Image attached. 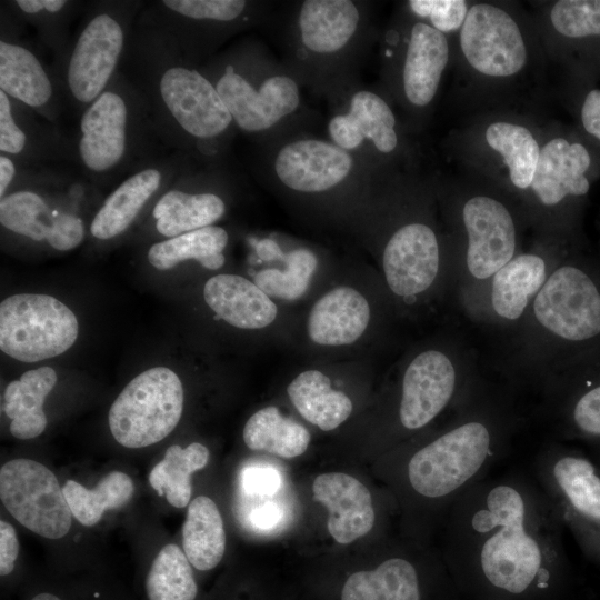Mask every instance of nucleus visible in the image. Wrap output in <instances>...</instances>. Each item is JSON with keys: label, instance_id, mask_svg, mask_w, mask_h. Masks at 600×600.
Instances as JSON below:
<instances>
[{"label": "nucleus", "instance_id": "obj_1", "mask_svg": "<svg viewBox=\"0 0 600 600\" xmlns=\"http://www.w3.org/2000/svg\"><path fill=\"white\" fill-rule=\"evenodd\" d=\"M183 410V388L174 371L148 369L133 378L110 407L111 434L126 448L151 446L170 434Z\"/></svg>", "mask_w": 600, "mask_h": 600}, {"label": "nucleus", "instance_id": "obj_2", "mask_svg": "<svg viewBox=\"0 0 600 600\" xmlns=\"http://www.w3.org/2000/svg\"><path fill=\"white\" fill-rule=\"evenodd\" d=\"M488 523L499 526L482 546L480 563L487 579L511 593L523 592L541 567V551L524 529V502L509 486L493 488L487 497Z\"/></svg>", "mask_w": 600, "mask_h": 600}, {"label": "nucleus", "instance_id": "obj_3", "mask_svg": "<svg viewBox=\"0 0 600 600\" xmlns=\"http://www.w3.org/2000/svg\"><path fill=\"white\" fill-rule=\"evenodd\" d=\"M79 333L74 313L47 294L20 293L0 304V349L9 357L37 362L69 350Z\"/></svg>", "mask_w": 600, "mask_h": 600}, {"label": "nucleus", "instance_id": "obj_4", "mask_svg": "<svg viewBox=\"0 0 600 600\" xmlns=\"http://www.w3.org/2000/svg\"><path fill=\"white\" fill-rule=\"evenodd\" d=\"M0 498L9 513L30 531L60 539L70 530L72 512L54 473L30 459L1 467Z\"/></svg>", "mask_w": 600, "mask_h": 600}, {"label": "nucleus", "instance_id": "obj_5", "mask_svg": "<svg viewBox=\"0 0 600 600\" xmlns=\"http://www.w3.org/2000/svg\"><path fill=\"white\" fill-rule=\"evenodd\" d=\"M489 448L488 429L479 422L464 423L414 453L408 466L409 481L424 497H444L479 471Z\"/></svg>", "mask_w": 600, "mask_h": 600}, {"label": "nucleus", "instance_id": "obj_6", "mask_svg": "<svg viewBox=\"0 0 600 600\" xmlns=\"http://www.w3.org/2000/svg\"><path fill=\"white\" fill-rule=\"evenodd\" d=\"M124 42V26L114 12H97L82 27L66 68V84L77 102L89 106L108 88Z\"/></svg>", "mask_w": 600, "mask_h": 600}, {"label": "nucleus", "instance_id": "obj_7", "mask_svg": "<svg viewBox=\"0 0 600 600\" xmlns=\"http://www.w3.org/2000/svg\"><path fill=\"white\" fill-rule=\"evenodd\" d=\"M157 94L172 121L191 137H217L233 121L214 84L183 64L171 62L160 70Z\"/></svg>", "mask_w": 600, "mask_h": 600}, {"label": "nucleus", "instance_id": "obj_8", "mask_svg": "<svg viewBox=\"0 0 600 600\" xmlns=\"http://www.w3.org/2000/svg\"><path fill=\"white\" fill-rule=\"evenodd\" d=\"M538 321L572 341L600 332V293L592 280L573 267H561L543 283L534 303Z\"/></svg>", "mask_w": 600, "mask_h": 600}, {"label": "nucleus", "instance_id": "obj_9", "mask_svg": "<svg viewBox=\"0 0 600 600\" xmlns=\"http://www.w3.org/2000/svg\"><path fill=\"white\" fill-rule=\"evenodd\" d=\"M460 46L467 61L487 76H512L526 63V46L517 23L491 4L470 8L461 27Z\"/></svg>", "mask_w": 600, "mask_h": 600}, {"label": "nucleus", "instance_id": "obj_10", "mask_svg": "<svg viewBox=\"0 0 600 600\" xmlns=\"http://www.w3.org/2000/svg\"><path fill=\"white\" fill-rule=\"evenodd\" d=\"M132 107L120 90L107 88L83 111L78 153L84 168L104 174L117 168L129 151Z\"/></svg>", "mask_w": 600, "mask_h": 600}, {"label": "nucleus", "instance_id": "obj_11", "mask_svg": "<svg viewBox=\"0 0 600 600\" xmlns=\"http://www.w3.org/2000/svg\"><path fill=\"white\" fill-rule=\"evenodd\" d=\"M232 120L243 130H266L292 113L299 106L297 83L286 76H273L259 90L231 66L214 84Z\"/></svg>", "mask_w": 600, "mask_h": 600}, {"label": "nucleus", "instance_id": "obj_12", "mask_svg": "<svg viewBox=\"0 0 600 600\" xmlns=\"http://www.w3.org/2000/svg\"><path fill=\"white\" fill-rule=\"evenodd\" d=\"M468 232L467 264L477 279H487L507 264L514 253L516 230L506 207L489 197H474L463 207Z\"/></svg>", "mask_w": 600, "mask_h": 600}, {"label": "nucleus", "instance_id": "obj_13", "mask_svg": "<svg viewBox=\"0 0 600 600\" xmlns=\"http://www.w3.org/2000/svg\"><path fill=\"white\" fill-rule=\"evenodd\" d=\"M0 223L33 241H47L59 251L74 249L84 237L81 218L51 209L39 193L31 190L16 191L1 198Z\"/></svg>", "mask_w": 600, "mask_h": 600}, {"label": "nucleus", "instance_id": "obj_14", "mask_svg": "<svg viewBox=\"0 0 600 600\" xmlns=\"http://www.w3.org/2000/svg\"><path fill=\"white\" fill-rule=\"evenodd\" d=\"M439 269V248L433 231L426 224L400 228L383 252V270L390 289L398 296L427 290Z\"/></svg>", "mask_w": 600, "mask_h": 600}, {"label": "nucleus", "instance_id": "obj_15", "mask_svg": "<svg viewBox=\"0 0 600 600\" xmlns=\"http://www.w3.org/2000/svg\"><path fill=\"white\" fill-rule=\"evenodd\" d=\"M454 368L446 354L430 350L413 359L404 372L400 420L407 429L429 423L450 400Z\"/></svg>", "mask_w": 600, "mask_h": 600}, {"label": "nucleus", "instance_id": "obj_16", "mask_svg": "<svg viewBox=\"0 0 600 600\" xmlns=\"http://www.w3.org/2000/svg\"><path fill=\"white\" fill-rule=\"evenodd\" d=\"M352 162V158L338 146L303 139L279 151L274 169L288 188L301 192H320L341 182L349 174Z\"/></svg>", "mask_w": 600, "mask_h": 600}, {"label": "nucleus", "instance_id": "obj_17", "mask_svg": "<svg viewBox=\"0 0 600 600\" xmlns=\"http://www.w3.org/2000/svg\"><path fill=\"white\" fill-rule=\"evenodd\" d=\"M312 492L313 499L328 509L327 528L338 543H351L372 529L371 494L358 479L342 472L323 473L314 479Z\"/></svg>", "mask_w": 600, "mask_h": 600}, {"label": "nucleus", "instance_id": "obj_18", "mask_svg": "<svg viewBox=\"0 0 600 600\" xmlns=\"http://www.w3.org/2000/svg\"><path fill=\"white\" fill-rule=\"evenodd\" d=\"M589 166L590 156L582 144L554 138L540 151L532 190L547 206L560 202L567 194H586L589 181L584 173Z\"/></svg>", "mask_w": 600, "mask_h": 600}, {"label": "nucleus", "instance_id": "obj_19", "mask_svg": "<svg viewBox=\"0 0 600 600\" xmlns=\"http://www.w3.org/2000/svg\"><path fill=\"white\" fill-rule=\"evenodd\" d=\"M209 308L229 324L261 329L277 317V306L254 282L236 274H217L204 284Z\"/></svg>", "mask_w": 600, "mask_h": 600}, {"label": "nucleus", "instance_id": "obj_20", "mask_svg": "<svg viewBox=\"0 0 600 600\" xmlns=\"http://www.w3.org/2000/svg\"><path fill=\"white\" fill-rule=\"evenodd\" d=\"M370 307L356 289L338 287L321 297L308 317V334L321 346H344L358 340L368 327Z\"/></svg>", "mask_w": 600, "mask_h": 600}, {"label": "nucleus", "instance_id": "obj_21", "mask_svg": "<svg viewBox=\"0 0 600 600\" xmlns=\"http://www.w3.org/2000/svg\"><path fill=\"white\" fill-rule=\"evenodd\" d=\"M449 59V47L442 32L418 22L411 30L403 68V87L408 100L426 106L434 97Z\"/></svg>", "mask_w": 600, "mask_h": 600}, {"label": "nucleus", "instance_id": "obj_22", "mask_svg": "<svg viewBox=\"0 0 600 600\" xmlns=\"http://www.w3.org/2000/svg\"><path fill=\"white\" fill-rule=\"evenodd\" d=\"M0 90L37 110L48 108L54 96L39 58L27 47L4 39L0 41Z\"/></svg>", "mask_w": 600, "mask_h": 600}, {"label": "nucleus", "instance_id": "obj_23", "mask_svg": "<svg viewBox=\"0 0 600 600\" xmlns=\"http://www.w3.org/2000/svg\"><path fill=\"white\" fill-rule=\"evenodd\" d=\"M359 11L349 0H308L301 6L299 27L303 44L317 53L343 48L354 34Z\"/></svg>", "mask_w": 600, "mask_h": 600}, {"label": "nucleus", "instance_id": "obj_24", "mask_svg": "<svg viewBox=\"0 0 600 600\" xmlns=\"http://www.w3.org/2000/svg\"><path fill=\"white\" fill-rule=\"evenodd\" d=\"M57 382V373L50 367L24 372L11 381L4 390V412L11 420L10 432L14 438L27 440L40 436L47 427L43 402Z\"/></svg>", "mask_w": 600, "mask_h": 600}, {"label": "nucleus", "instance_id": "obj_25", "mask_svg": "<svg viewBox=\"0 0 600 600\" xmlns=\"http://www.w3.org/2000/svg\"><path fill=\"white\" fill-rule=\"evenodd\" d=\"M162 174L157 168H144L126 179L93 217L91 234L108 240L124 232L160 188Z\"/></svg>", "mask_w": 600, "mask_h": 600}, {"label": "nucleus", "instance_id": "obj_26", "mask_svg": "<svg viewBox=\"0 0 600 600\" xmlns=\"http://www.w3.org/2000/svg\"><path fill=\"white\" fill-rule=\"evenodd\" d=\"M287 392L299 413L323 431L338 428L352 412L349 397L333 390L330 379L318 370L301 372Z\"/></svg>", "mask_w": 600, "mask_h": 600}, {"label": "nucleus", "instance_id": "obj_27", "mask_svg": "<svg viewBox=\"0 0 600 600\" xmlns=\"http://www.w3.org/2000/svg\"><path fill=\"white\" fill-rule=\"evenodd\" d=\"M182 544L197 570L208 571L220 563L226 550V532L218 507L209 497L199 496L189 504Z\"/></svg>", "mask_w": 600, "mask_h": 600}, {"label": "nucleus", "instance_id": "obj_28", "mask_svg": "<svg viewBox=\"0 0 600 600\" xmlns=\"http://www.w3.org/2000/svg\"><path fill=\"white\" fill-rule=\"evenodd\" d=\"M224 211L223 200L214 193L170 190L158 200L152 214L157 231L173 238L211 226Z\"/></svg>", "mask_w": 600, "mask_h": 600}, {"label": "nucleus", "instance_id": "obj_29", "mask_svg": "<svg viewBox=\"0 0 600 600\" xmlns=\"http://www.w3.org/2000/svg\"><path fill=\"white\" fill-rule=\"evenodd\" d=\"M341 600H420L416 569L392 558L374 570L354 572L343 584Z\"/></svg>", "mask_w": 600, "mask_h": 600}, {"label": "nucleus", "instance_id": "obj_30", "mask_svg": "<svg viewBox=\"0 0 600 600\" xmlns=\"http://www.w3.org/2000/svg\"><path fill=\"white\" fill-rule=\"evenodd\" d=\"M544 261L533 254L511 259L493 274L491 301L494 311L509 320L518 319L532 294L544 283Z\"/></svg>", "mask_w": 600, "mask_h": 600}, {"label": "nucleus", "instance_id": "obj_31", "mask_svg": "<svg viewBox=\"0 0 600 600\" xmlns=\"http://www.w3.org/2000/svg\"><path fill=\"white\" fill-rule=\"evenodd\" d=\"M227 243V231L221 227L209 226L152 244L148 260L158 270H169L190 259L207 269L217 270L224 263L222 251Z\"/></svg>", "mask_w": 600, "mask_h": 600}, {"label": "nucleus", "instance_id": "obj_32", "mask_svg": "<svg viewBox=\"0 0 600 600\" xmlns=\"http://www.w3.org/2000/svg\"><path fill=\"white\" fill-rule=\"evenodd\" d=\"M243 441L252 450H262L281 458L301 456L309 446V431L277 407H266L253 413L243 428Z\"/></svg>", "mask_w": 600, "mask_h": 600}, {"label": "nucleus", "instance_id": "obj_33", "mask_svg": "<svg viewBox=\"0 0 600 600\" xmlns=\"http://www.w3.org/2000/svg\"><path fill=\"white\" fill-rule=\"evenodd\" d=\"M208 461L209 450L199 442H192L186 448L171 446L164 458L151 470L149 483L171 506L183 508L188 506L192 493L191 474L204 468Z\"/></svg>", "mask_w": 600, "mask_h": 600}, {"label": "nucleus", "instance_id": "obj_34", "mask_svg": "<svg viewBox=\"0 0 600 600\" xmlns=\"http://www.w3.org/2000/svg\"><path fill=\"white\" fill-rule=\"evenodd\" d=\"M62 490L72 516L82 526L91 527L99 522L107 509H117L126 504L131 499L134 488L127 473L111 471L101 478L93 489L68 480Z\"/></svg>", "mask_w": 600, "mask_h": 600}, {"label": "nucleus", "instance_id": "obj_35", "mask_svg": "<svg viewBox=\"0 0 600 600\" xmlns=\"http://www.w3.org/2000/svg\"><path fill=\"white\" fill-rule=\"evenodd\" d=\"M147 600H196L198 586L191 563L177 544L164 546L144 580Z\"/></svg>", "mask_w": 600, "mask_h": 600}, {"label": "nucleus", "instance_id": "obj_36", "mask_svg": "<svg viewBox=\"0 0 600 600\" xmlns=\"http://www.w3.org/2000/svg\"><path fill=\"white\" fill-rule=\"evenodd\" d=\"M486 139L503 157L512 183L520 189L531 186L540 154L531 132L518 124L494 122L488 127Z\"/></svg>", "mask_w": 600, "mask_h": 600}, {"label": "nucleus", "instance_id": "obj_37", "mask_svg": "<svg viewBox=\"0 0 600 600\" xmlns=\"http://www.w3.org/2000/svg\"><path fill=\"white\" fill-rule=\"evenodd\" d=\"M553 476L577 512L600 522V477L594 467L579 457L557 461Z\"/></svg>", "mask_w": 600, "mask_h": 600}, {"label": "nucleus", "instance_id": "obj_38", "mask_svg": "<svg viewBox=\"0 0 600 600\" xmlns=\"http://www.w3.org/2000/svg\"><path fill=\"white\" fill-rule=\"evenodd\" d=\"M283 270H261L256 274L254 283L269 297L294 300L307 291L318 261L307 249H296L283 256Z\"/></svg>", "mask_w": 600, "mask_h": 600}, {"label": "nucleus", "instance_id": "obj_39", "mask_svg": "<svg viewBox=\"0 0 600 600\" xmlns=\"http://www.w3.org/2000/svg\"><path fill=\"white\" fill-rule=\"evenodd\" d=\"M348 113L363 138L371 140L379 151L389 153L397 147L394 116L379 96L369 91L357 92L351 99Z\"/></svg>", "mask_w": 600, "mask_h": 600}, {"label": "nucleus", "instance_id": "obj_40", "mask_svg": "<svg viewBox=\"0 0 600 600\" xmlns=\"http://www.w3.org/2000/svg\"><path fill=\"white\" fill-rule=\"evenodd\" d=\"M554 29L570 38L600 36V0H561L551 9Z\"/></svg>", "mask_w": 600, "mask_h": 600}, {"label": "nucleus", "instance_id": "obj_41", "mask_svg": "<svg viewBox=\"0 0 600 600\" xmlns=\"http://www.w3.org/2000/svg\"><path fill=\"white\" fill-rule=\"evenodd\" d=\"M170 12L192 20L232 21L246 9L242 0H164Z\"/></svg>", "mask_w": 600, "mask_h": 600}, {"label": "nucleus", "instance_id": "obj_42", "mask_svg": "<svg viewBox=\"0 0 600 600\" xmlns=\"http://www.w3.org/2000/svg\"><path fill=\"white\" fill-rule=\"evenodd\" d=\"M409 6L420 17H429L433 28L449 32L462 27L468 13L463 0H411Z\"/></svg>", "mask_w": 600, "mask_h": 600}, {"label": "nucleus", "instance_id": "obj_43", "mask_svg": "<svg viewBox=\"0 0 600 600\" xmlns=\"http://www.w3.org/2000/svg\"><path fill=\"white\" fill-rule=\"evenodd\" d=\"M28 136L17 122L11 98L0 90V150L3 154H21Z\"/></svg>", "mask_w": 600, "mask_h": 600}, {"label": "nucleus", "instance_id": "obj_44", "mask_svg": "<svg viewBox=\"0 0 600 600\" xmlns=\"http://www.w3.org/2000/svg\"><path fill=\"white\" fill-rule=\"evenodd\" d=\"M281 483L279 471L271 467H249L241 474L244 493L253 498L272 497L279 491Z\"/></svg>", "mask_w": 600, "mask_h": 600}, {"label": "nucleus", "instance_id": "obj_45", "mask_svg": "<svg viewBox=\"0 0 600 600\" xmlns=\"http://www.w3.org/2000/svg\"><path fill=\"white\" fill-rule=\"evenodd\" d=\"M573 417L582 431L600 436V386L581 397L576 404Z\"/></svg>", "mask_w": 600, "mask_h": 600}, {"label": "nucleus", "instance_id": "obj_46", "mask_svg": "<svg viewBox=\"0 0 600 600\" xmlns=\"http://www.w3.org/2000/svg\"><path fill=\"white\" fill-rule=\"evenodd\" d=\"M328 128L334 143L343 150L356 149L364 140L356 121L349 113L332 118Z\"/></svg>", "mask_w": 600, "mask_h": 600}, {"label": "nucleus", "instance_id": "obj_47", "mask_svg": "<svg viewBox=\"0 0 600 600\" xmlns=\"http://www.w3.org/2000/svg\"><path fill=\"white\" fill-rule=\"evenodd\" d=\"M19 554V541L14 528L1 520L0 521V576H10L16 567V560Z\"/></svg>", "mask_w": 600, "mask_h": 600}, {"label": "nucleus", "instance_id": "obj_48", "mask_svg": "<svg viewBox=\"0 0 600 600\" xmlns=\"http://www.w3.org/2000/svg\"><path fill=\"white\" fill-rule=\"evenodd\" d=\"M282 507L272 500L258 502L248 516L250 524L259 531H272L283 519Z\"/></svg>", "mask_w": 600, "mask_h": 600}, {"label": "nucleus", "instance_id": "obj_49", "mask_svg": "<svg viewBox=\"0 0 600 600\" xmlns=\"http://www.w3.org/2000/svg\"><path fill=\"white\" fill-rule=\"evenodd\" d=\"M13 3L23 14L36 20L56 17L69 4L64 0H18Z\"/></svg>", "mask_w": 600, "mask_h": 600}, {"label": "nucleus", "instance_id": "obj_50", "mask_svg": "<svg viewBox=\"0 0 600 600\" xmlns=\"http://www.w3.org/2000/svg\"><path fill=\"white\" fill-rule=\"evenodd\" d=\"M581 119L586 131L600 140V90H592L586 97Z\"/></svg>", "mask_w": 600, "mask_h": 600}, {"label": "nucleus", "instance_id": "obj_51", "mask_svg": "<svg viewBox=\"0 0 600 600\" xmlns=\"http://www.w3.org/2000/svg\"><path fill=\"white\" fill-rule=\"evenodd\" d=\"M16 174V166L12 159L1 153L0 156V197L3 198Z\"/></svg>", "mask_w": 600, "mask_h": 600}, {"label": "nucleus", "instance_id": "obj_52", "mask_svg": "<svg viewBox=\"0 0 600 600\" xmlns=\"http://www.w3.org/2000/svg\"><path fill=\"white\" fill-rule=\"evenodd\" d=\"M257 253L262 260H274L283 258L281 250L278 244L270 240L263 239L256 246Z\"/></svg>", "mask_w": 600, "mask_h": 600}, {"label": "nucleus", "instance_id": "obj_53", "mask_svg": "<svg viewBox=\"0 0 600 600\" xmlns=\"http://www.w3.org/2000/svg\"><path fill=\"white\" fill-rule=\"evenodd\" d=\"M29 600H66V599L58 592L42 590L32 594Z\"/></svg>", "mask_w": 600, "mask_h": 600}]
</instances>
